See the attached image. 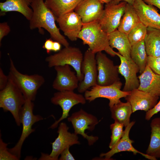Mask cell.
<instances>
[{
    "label": "cell",
    "mask_w": 160,
    "mask_h": 160,
    "mask_svg": "<svg viewBox=\"0 0 160 160\" xmlns=\"http://www.w3.org/2000/svg\"><path fill=\"white\" fill-rule=\"evenodd\" d=\"M31 7L33 13L29 21L31 30L38 29L40 34H44V28L49 33L51 38L60 43L65 47L69 46L65 37L60 33V28L55 23L56 17L54 14L45 4L44 0H33Z\"/></svg>",
    "instance_id": "cell-1"
},
{
    "label": "cell",
    "mask_w": 160,
    "mask_h": 160,
    "mask_svg": "<svg viewBox=\"0 0 160 160\" xmlns=\"http://www.w3.org/2000/svg\"><path fill=\"white\" fill-rule=\"evenodd\" d=\"M78 38L95 54L104 51L112 57L116 55V52L110 46L108 34L102 29L98 20L83 24Z\"/></svg>",
    "instance_id": "cell-2"
},
{
    "label": "cell",
    "mask_w": 160,
    "mask_h": 160,
    "mask_svg": "<svg viewBox=\"0 0 160 160\" xmlns=\"http://www.w3.org/2000/svg\"><path fill=\"white\" fill-rule=\"evenodd\" d=\"M9 59V78L19 88L25 99L34 101L38 90L45 82L44 78L38 74L28 75L21 73L17 69L11 58Z\"/></svg>",
    "instance_id": "cell-3"
},
{
    "label": "cell",
    "mask_w": 160,
    "mask_h": 160,
    "mask_svg": "<svg viewBox=\"0 0 160 160\" xmlns=\"http://www.w3.org/2000/svg\"><path fill=\"white\" fill-rule=\"evenodd\" d=\"M26 99L22 92L14 83L9 78L6 87L0 91V107L4 112H9L17 125L21 124L20 111Z\"/></svg>",
    "instance_id": "cell-4"
},
{
    "label": "cell",
    "mask_w": 160,
    "mask_h": 160,
    "mask_svg": "<svg viewBox=\"0 0 160 160\" xmlns=\"http://www.w3.org/2000/svg\"><path fill=\"white\" fill-rule=\"evenodd\" d=\"M83 56L80 49L69 46L65 47L57 53L47 57L45 61L50 68L65 65L72 66L76 72L79 81L81 82L84 78L81 70Z\"/></svg>",
    "instance_id": "cell-5"
},
{
    "label": "cell",
    "mask_w": 160,
    "mask_h": 160,
    "mask_svg": "<svg viewBox=\"0 0 160 160\" xmlns=\"http://www.w3.org/2000/svg\"><path fill=\"white\" fill-rule=\"evenodd\" d=\"M34 104L33 101L26 99L25 103L20 112V118L22 124V130L19 139L15 146L8 148L9 151L19 159L21 156V150L23 143L28 136L35 131L32 126L36 122L42 120L43 117L33 113Z\"/></svg>",
    "instance_id": "cell-6"
},
{
    "label": "cell",
    "mask_w": 160,
    "mask_h": 160,
    "mask_svg": "<svg viewBox=\"0 0 160 160\" xmlns=\"http://www.w3.org/2000/svg\"><path fill=\"white\" fill-rule=\"evenodd\" d=\"M67 119L72 124L74 133L77 135H81L86 139L89 145H93L98 140V137L89 135L85 132L86 130L93 131L99 123L95 116L81 109L72 113Z\"/></svg>",
    "instance_id": "cell-7"
},
{
    "label": "cell",
    "mask_w": 160,
    "mask_h": 160,
    "mask_svg": "<svg viewBox=\"0 0 160 160\" xmlns=\"http://www.w3.org/2000/svg\"><path fill=\"white\" fill-rule=\"evenodd\" d=\"M122 83L118 81L108 86L96 84L92 87L90 90L84 92V96L86 100L90 102L98 98H104L109 100V106L111 107L120 101V99L125 97L130 92L121 90Z\"/></svg>",
    "instance_id": "cell-8"
},
{
    "label": "cell",
    "mask_w": 160,
    "mask_h": 160,
    "mask_svg": "<svg viewBox=\"0 0 160 160\" xmlns=\"http://www.w3.org/2000/svg\"><path fill=\"white\" fill-rule=\"evenodd\" d=\"M86 100L84 96L72 91H58L55 93L51 99V102L54 105H59L62 108V113L61 117L49 128L53 129L56 128L62 120L69 116V112L74 106L79 104H84Z\"/></svg>",
    "instance_id": "cell-9"
},
{
    "label": "cell",
    "mask_w": 160,
    "mask_h": 160,
    "mask_svg": "<svg viewBox=\"0 0 160 160\" xmlns=\"http://www.w3.org/2000/svg\"><path fill=\"white\" fill-rule=\"evenodd\" d=\"M127 3L124 1L118 3L112 1L105 4L98 21L101 28L106 33L108 34L117 29Z\"/></svg>",
    "instance_id": "cell-10"
},
{
    "label": "cell",
    "mask_w": 160,
    "mask_h": 160,
    "mask_svg": "<svg viewBox=\"0 0 160 160\" xmlns=\"http://www.w3.org/2000/svg\"><path fill=\"white\" fill-rule=\"evenodd\" d=\"M95 58L98 71L97 84L110 85L120 81L118 65H115L102 52L96 53Z\"/></svg>",
    "instance_id": "cell-11"
},
{
    "label": "cell",
    "mask_w": 160,
    "mask_h": 160,
    "mask_svg": "<svg viewBox=\"0 0 160 160\" xmlns=\"http://www.w3.org/2000/svg\"><path fill=\"white\" fill-rule=\"evenodd\" d=\"M81 70L84 78L79 83L77 90L79 92L83 93L97 84L98 71L95 54L89 49L84 53Z\"/></svg>",
    "instance_id": "cell-12"
},
{
    "label": "cell",
    "mask_w": 160,
    "mask_h": 160,
    "mask_svg": "<svg viewBox=\"0 0 160 160\" xmlns=\"http://www.w3.org/2000/svg\"><path fill=\"white\" fill-rule=\"evenodd\" d=\"M69 129L65 123H59L57 131L58 136L54 142L51 143L52 149L49 156L51 160H58L61 153L67 147L80 144L78 135L69 132Z\"/></svg>",
    "instance_id": "cell-13"
},
{
    "label": "cell",
    "mask_w": 160,
    "mask_h": 160,
    "mask_svg": "<svg viewBox=\"0 0 160 160\" xmlns=\"http://www.w3.org/2000/svg\"><path fill=\"white\" fill-rule=\"evenodd\" d=\"M116 55L119 58L121 63L118 65L119 73L123 76L125 79V83L123 91L130 92L137 89L140 85V81L137 76L139 72L138 66L132 60H129L123 57L118 52H116Z\"/></svg>",
    "instance_id": "cell-14"
},
{
    "label": "cell",
    "mask_w": 160,
    "mask_h": 160,
    "mask_svg": "<svg viewBox=\"0 0 160 160\" xmlns=\"http://www.w3.org/2000/svg\"><path fill=\"white\" fill-rule=\"evenodd\" d=\"M56 76L52 84L53 88L58 91H72L77 88L79 80L68 65L54 67Z\"/></svg>",
    "instance_id": "cell-15"
},
{
    "label": "cell",
    "mask_w": 160,
    "mask_h": 160,
    "mask_svg": "<svg viewBox=\"0 0 160 160\" xmlns=\"http://www.w3.org/2000/svg\"><path fill=\"white\" fill-rule=\"evenodd\" d=\"M60 29L72 41H76L82 28L81 17L74 11L66 13L56 18Z\"/></svg>",
    "instance_id": "cell-16"
},
{
    "label": "cell",
    "mask_w": 160,
    "mask_h": 160,
    "mask_svg": "<svg viewBox=\"0 0 160 160\" xmlns=\"http://www.w3.org/2000/svg\"><path fill=\"white\" fill-rule=\"evenodd\" d=\"M135 123V121H134L130 122L125 127L124 134L119 141L109 151L106 153H101L100 156L104 157L105 160H109L116 153L123 151H128L133 153L134 155H136L137 153H140L148 159L157 160V159L155 158L140 152L133 146L132 143L134 141L130 139L129 135L130 131Z\"/></svg>",
    "instance_id": "cell-17"
},
{
    "label": "cell",
    "mask_w": 160,
    "mask_h": 160,
    "mask_svg": "<svg viewBox=\"0 0 160 160\" xmlns=\"http://www.w3.org/2000/svg\"><path fill=\"white\" fill-rule=\"evenodd\" d=\"M132 5L141 23L147 27L160 30V14L153 6L143 0H135Z\"/></svg>",
    "instance_id": "cell-18"
},
{
    "label": "cell",
    "mask_w": 160,
    "mask_h": 160,
    "mask_svg": "<svg viewBox=\"0 0 160 160\" xmlns=\"http://www.w3.org/2000/svg\"><path fill=\"white\" fill-rule=\"evenodd\" d=\"M124 98L130 103L134 113L139 110L147 112L151 110L157 103L159 97L136 89L130 91Z\"/></svg>",
    "instance_id": "cell-19"
},
{
    "label": "cell",
    "mask_w": 160,
    "mask_h": 160,
    "mask_svg": "<svg viewBox=\"0 0 160 160\" xmlns=\"http://www.w3.org/2000/svg\"><path fill=\"white\" fill-rule=\"evenodd\" d=\"M98 0H82L74 10L81 17L83 24L98 20L104 8Z\"/></svg>",
    "instance_id": "cell-20"
},
{
    "label": "cell",
    "mask_w": 160,
    "mask_h": 160,
    "mask_svg": "<svg viewBox=\"0 0 160 160\" xmlns=\"http://www.w3.org/2000/svg\"><path fill=\"white\" fill-rule=\"evenodd\" d=\"M138 89L153 96H160V75L153 71L147 65L144 71L138 76Z\"/></svg>",
    "instance_id": "cell-21"
},
{
    "label": "cell",
    "mask_w": 160,
    "mask_h": 160,
    "mask_svg": "<svg viewBox=\"0 0 160 160\" xmlns=\"http://www.w3.org/2000/svg\"><path fill=\"white\" fill-rule=\"evenodd\" d=\"M33 0H6L0 3V15L10 12H16L22 14L29 21L33 11L30 7Z\"/></svg>",
    "instance_id": "cell-22"
},
{
    "label": "cell",
    "mask_w": 160,
    "mask_h": 160,
    "mask_svg": "<svg viewBox=\"0 0 160 160\" xmlns=\"http://www.w3.org/2000/svg\"><path fill=\"white\" fill-rule=\"evenodd\" d=\"M109 44L112 48L118 50L119 53L129 60L132 59L130 52L131 46L127 35L117 29L108 34Z\"/></svg>",
    "instance_id": "cell-23"
},
{
    "label": "cell",
    "mask_w": 160,
    "mask_h": 160,
    "mask_svg": "<svg viewBox=\"0 0 160 160\" xmlns=\"http://www.w3.org/2000/svg\"><path fill=\"white\" fill-rule=\"evenodd\" d=\"M150 126V141L146 154L156 159H160V117L153 119Z\"/></svg>",
    "instance_id": "cell-24"
},
{
    "label": "cell",
    "mask_w": 160,
    "mask_h": 160,
    "mask_svg": "<svg viewBox=\"0 0 160 160\" xmlns=\"http://www.w3.org/2000/svg\"><path fill=\"white\" fill-rule=\"evenodd\" d=\"M140 22L141 21L140 18L133 5L127 3L117 30L127 35L132 28Z\"/></svg>",
    "instance_id": "cell-25"
},
{
    "label": "cell",
    "mask_w": 160,
    "mask_h": 160,
    "mask_svg": "<svg viewBox=\"0 0 160 160\" xmlns=\"http://www.w3.org/2000/svg\"><path fill=\"white\" fill-rule=\"evenodd\" d=\"M82 0H45L46 5L52 11L56 18L74 11Z\"/></svg>",
    "instance_id": "cell-26"
},
{
    "label": "cell",
    "mask_w": 160,
    "mask_h": 160,
    "mask_svg": "<svg viewBox=\"0 0 160 160\" xmlns=\"http://www.w3.org/2000/svg\"><path fill=\"white\" fill-rule=\"evenodd\" d=\"M111 118L115 121L126 127L130 122V117L133 113L132 106L128 102L123 103L119 101L110 108Z\"/></svg>",
    "instance_id": "cell-27"
},
{
    "label": "cell",
    "mask_w": 160,
    "mask_h": 160,
    "mask_svg": "<svg viewBox=\"0 0 160 160\" xmlns=\"http://www.w3.org/2000/svg\"><path fill=\"white\" fill-rule=\"evenodd\" d=\"M144 43L148 56H160V30L148 27Z\"/></svg>",
    "instance_id": "cell-28"
},
{
    "label": "cell",
    "mask_w": 160,
    "mask_h": 160,
    "mask_svg": "<svg viewBox=\"0 0 160 160\" xmlns=\"http://www.w3.org/2000/svg\"><path fill=\"white\" fill-rule=\"evenodd\" d=\"M130 55L132 59L138 66L140 74H141L147 65L148 56L144 40L131 46Z\"/></svg>",
    "instance_id": "cell-29"
},
{
    "label": "cell",
    "mask_w": 160,
    "mask_h": 160,
    "mask_svg": "<svg viewBox=\"0 0 160 160\" xmlns=\"http://www.w3.org/2000/svg\"><path fill=\"white\" fill-rule=\"evenodd\" d=\"M147 27L141 22L130 31L127 36L131 46L144 40L146 35Z\"/></svg>",
    "instance_id": "cell-30"
},
{
    "label": "cell",
    "mask_w": 160,
    "mask_h": 160,
    "mask_svg": "<svg viewBox=\"0 0 160 160\" xmlns=\"http://www.w3.org/2000/svg\"><path fill=\"white\" fill-rule=\"evenodd\" d=\"M124 127L122 124L116 121L110 125L111 135L109 145L110 149H111L122 137L124 132L123 129Z\"/></svg>",
    "instance_id": "cell-31"
},
{
    "label": "cell",
    "mask_w": 160,
    "mask_h": 160,
    "mask_svg": "<svg viewBox=\"0 0 160 160\" xmlns=\"http://www.w3.org/2000/svg\"><path fill=\"white\" fill-rule=\"evenodd\" d=\"M0 133V160H18L19 159L11 153L7 148L8 144L3 140Z\"/></svg>",
    "instance_id": "cell-32"
},
{
    "label": "cell",
    "mask_w": 160,
    "mask_h": 160,
    "mask_svg": "<svg viewBox=\"0 0 160 160\" xmlns=\"http://www.w3.org/2000/svg\"><path fill=\"white\" fill-rule=\"evenodd\" d=\"M147 65L155 73L160 75V56H148Z\"/></svg>",
    "instance_id": "cell-33"
},
{
    "label": "cell",
    "mask_w": 160,
    "mask_h": 160,
    "mask_svg": "<svg viewBox=\"0 0 160 160\" xmlns=\"http://www.w3.org/2000/svg\"><path fill=\"white\" fill-rule=\"evenodd\" d=\"M11 31L10 27L6 22L0 23V45L3 38L7 35Z\"/></svg>",
    "instance_id": "cell-34"
},
{
    "label": "cell",
    "mask_w": 160,
    "mask_h": 160,
    "mask_svg": "<svg viewBox=\"0 0 160 160\" xmlns=\"http://www.w3.org/2000/svg\"><path fill=\"white\" fill-rule=\"evenodd\" d=\"M159 112H160V100L153 108L146 112L145 119L148 121L150 120L154 115Z\"/></svg>",
    "instance_id": "cell-35"
},
{
    "label": "cell",
    "mask_w": 160,
    "mask_h": 160,
    "mask_svg": "<svg viewBox=\"0 0 160 160\" xmlns=\"http://www.w3.org/2000/svg\"><path fill=\"white\" fill-rule=\"evenodd\" d=\"M70 147L64 150L60 154V157L59 159L60 160H74L75 159L70 153L69 150Z\"/></svg>",
    "instance_id": "cell-36"
},
{
    "label": "cell",
    "mask_w": 160,
    "mask_h": 160,
    "mask_svg": "<svg viewBox=\"0 0 160 160\" xmlns=\"http://www.w3.org/2000/svg\"><path fill=\"white\" fill-rule=\"evenodd\" d=\"M9 81L8 76L6 75L1 68H0V90L4 89L7 86Z\"/></svg>",
    "instance_id": "cell-37"
},
{
    "label": "cell",
    "mask_w": 160,
    "mask_h": 160,
    "mask_svg": "<svg viewBox=\"0 0 160 160\" xmlns=\"http://www.w3.org/2000/svg\"><path fill=\"white\" fill-rule=\"evenodd\" d=\"M53 42V40L51 38L46 40L42 48L46 50L47 54H49L52 51Z\"/></svg>",
    "instance_id": "cell-38"
},
{
    "label": "cell",
    "mask_w": 160,
    "mask_h": 160,
    "mask_svg": "<svg viewBox=\"0 0 160 160\" xmlns=\"http://www.w3.org/2000/svg\"><path fill=\"white\" fill-rule=\"evenodd\" d=\"M146 3L155 6L160 9V0H143Z\"/></svg>",
    "instance_id": "cell-39"
},
{
    "label": "cell",
    "mask_w": 160,
    "mask_h": 160,
    "mask_svg": "<svg viewBox=\"0 0 160 160\" xmlns=\"http://www.w3.org/2000/svg\"><path fill=\"white\" fill-rule=\"evenodd\" d=\"M61 45L60 43L58 41H54L52 51L54 52H59L61 50Z\"/></svg>",
    "instance_id": "cell-40"
},
{
    "label": "cell",
    "mask_w": 160,
    "mask_h": 160,
    "mask_svg": "<svg viewBox=\"0 0 160 160\" xmlns=\"http://www.w3.org/2000/svg\"><path fill=\"white\" fill-rule=\"evenodd\" d=\"M39 160H51V159L49 157V154L45 153H41V155Z\"/></svg>",
    "instance_id": "cell-41"
},
{
    "label": "cell",
    "mask_w": 160,
    "mask_h": 160,
    "mask_svg": "<svg viewBox=\"0 0 160 160\" xmlns=\"http://www.w3.org/2000/svg\"><path fill=\"white\" fill-rule=\"evenodd\" d=\"M135 0H114L113 1L116 3H118L122 1L126 2L127 3L132 4Z\"/></svg>",
    "instance_id": "cell-42"
},
{
    "label": "cell",
    "mask_w": 160,
    "mask_h": 160,
    "mask_svg": "<svg viewBox=\"0 0 160 160\" xmlns=\"http://www.w3.org/2000/svg\"><path fill=\"white\" fill-rule=\"evenodd\" d=\"M100 1L102 3L107 4L109 3H110L114 0H98Z\"/></svg>",
    "instance_id": "cell-43"
}]
</instances>
